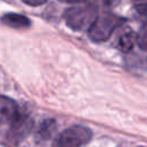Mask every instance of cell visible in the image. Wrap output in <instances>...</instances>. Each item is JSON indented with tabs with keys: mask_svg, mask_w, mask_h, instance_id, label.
<instances>
[{
	"mask_svg": "<svg viewBox=\"0 0 147 147\" xmlns=\"http://www.w3.org/2000/svg\"><path fill=\"white\" fill-rule=\"evenodd\" d=\"M136 41H137V34L132 30H125L118 37L117 47L119 51L127 53L133 48Z\"/></svg>",
	"mask_w": 147,
	"mask_h": 147,
	"instance_id": "cell-5",
	"label": "cell"
},
{
	"mask_svg": "<svg viewBox=\"0 0 147 147\" xmlns=\"http://www.w3.org/2000/svg\"><path fill=\"white\" fill-rule=\"evenodd\" d=\"M18 113V107L13 99L0 95V124L11 123Z\"/></svg>",
	"mask_w": 147,
	"mask_h": 147,
	"instance_id": "cell-4",
	"label": "cell"
},
{
	"mask_svg": "<svg viewBox=\"0 0 147 147\" xmlns=\"http://www.w3.org/2000/svg\"><path fill=\"white\" fill-rule=\"evenodd\" d=\"M96 9L88 5L71 7L64 13V20L67 25L76 31L88 29L96 18Z\"/></svg>",
	"mask_w": 147,
	"mask_h": 147,
	"instance_id": "cell-2",
	"label": "cell"
},
{
	"mask_svg": "<svg viewBox=\"0 0 147 147\" xmlns=\"http://www.w3.org/2000/svg\"><path fill=\"white\" fill-rule=\"evenodd\" d=\"M92 138V131L83 125H74L64 130L56 139V147H82Z\"/></svg>",
	"mask_w": 147,
	"mask_h": 147,
	"instance_id": "cell-3",
	"label": "cell"
},
{
	"mask_svg": "<svg viewBox=\"0 0 147 147\" xmlns=\"http://www.w3.org/2000/svg\"><path fill=\"white\" fill-rule=\"evenodd\" d=\"M86 5L92 6L95 9H110L118 5L119 0H84Z\"/></svg>",
	"mask_w": 147,
	"mask_h": 147,
	"instance_id": "cell-7",
	"label": "cell"
},
{
	"mask_svg": "<svg viewBox=\"0 0 147 147\" xmlns=\"http://www.w3.org/2000/svg\"><path fill=\"white\" fill-rule=\"evenodd\" d=\"M137 42L142 51L147 52V23L142 26L139 34L137 36Z\"/></svg>",
	"mask_w": 147,
	"mask_h": 147,
	"instance_id": "cell-8",
	"label": "cell"
},
{
	"mask_svg": "<svg viewBox=\"0 0 147 147\" xmlns=\"http://www.w3.org/2000/svg\"><path fill=\"white\" fill-rule=\"evenodd\" d=\"M63 2H69V3H78L80 1H84V0H61Z\"/></svg>",
	"mask_w": 147,
	"mask_h": 147,
	"instance_id": "cell-11",
	"label": "cell"
},
{
	"mask_svg": "<svg viewBox=\"0 0 147 147\" xmlns=\"http://www.w3.org/2000/svg\"><path fill=\"white\" fill-rule=\"evenodd\" d=\"M22 1L30 6H40V5L45 3L47 0H22Z\"/></svg>",
	"mask_w": 147,
	"mask_h": 147,
	"instance_id": "cell-10",
	"label": "cell"
},
{
	"mask_svg": "<svg viewBox=\"0 0 147 147\" xmlns=\"http://www.w3.org/2000/svg\"><path fill=\"white\" fill-rule=\"evenodd\" d=\"M122 23H124L123 18L110 13H106L102 14L101 16H96L92 25L88 28L90 38L95 42L105 41L114 33V31L118 26L122 25Z\"/></svg>",
	"mask_w": 147,
	"mask_h": 147,
	"instance_id": "cell-1",
	"label": "cell"
},
{
	"mask_svg": "<svg viewBox=\"0 0 147 147\" xmlns=\"http://www.w3.org/2000/svg\"><path fill=\"white\" fill-rule=\"evenodd\" d=\"M136 11L140 17H142L144 20H147V3H141L136 6Z\"/></svg>",
	"mask_w": 147,
	"mask_h": 147,
	"instance_id": "cell-9",
	"label": "cell"
},
{
	"mask_svg": "<svg viewBox=\"0 0 147 147\" xmlns=\"http://www.w3.org/2000/svg\"><path fill=\"white\" fill-rule=\"evenodd\" d=\"M2 23H5L8 26L18 29V28H26L30 25V21L26 16L20 15V14H15V13H9L6 14L1 17Z\"/></svg>",
	"mask_w": 147,
	"mask_h": 147,
	"instance_id": "cell-6",
	"label": "cell"
}]
</instances>
